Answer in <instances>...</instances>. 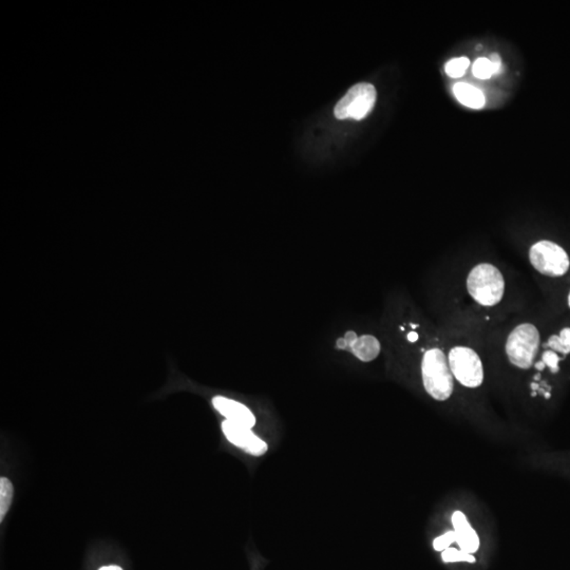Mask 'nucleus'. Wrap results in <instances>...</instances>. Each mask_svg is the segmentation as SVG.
I'll use <instances>...</instances> for the list:
<instances>
[{
	"mask_svg": "<svg viewBox=\"0 0 570 570\" xmlns=\"http://www.w3.org/2000/svg\"><path fill=\"white\" fill-rule=\"evenodd\" d=\"M542 339L543 331L539 325L533 320L515 323L505 337L503 355L506 368L524 383H528L539 356Z\"/></svg>",
	"mask_w": 570,
	"mask_h": 570,
	"instance_id": "obj_1",
	"label": "nucleus"
},
{
	"mask_svg": "<svg viewBox=\"0 0 570 570\" xmlns=\"http://www.w3.org/2000/svg\"><path fill=\"white\" fill-rule=\"evenodd\" d=\"M420 372L422 389L434 402L442 406L458 404L460 396L444 345L436 343L422 351Z\"/></svg>",
	"mask_w": 570,
	"mask_h": 570,
	"instance_id": "obj_2",
	"label": "nucleus"
},
{
	"mask_svg": "<svg viewBox=\"0 0 570 570\" xmlns=\"http://www.w3.org/2000/svg\"><path fill=\"white\" fill-rule=\"evenodd\" d=\"M444 347L458 396H481L486 387L487 369L478 349L465 343Z\"/></svg>",
	"mask_w": 570,
	"mask_h": 570,
	"instance_id": "obj_3",
	"label": "nucleus"
},
{
	"mask_svg": "<svg viewBox=\"0 0 570 570\" xmlns=\"http://www.w3.org/2000/svg\"><path fill=\"white\" fill-rule=\"evenodd\" d=\"M465 291L471 301L482 309H494L504 300L506 279L499 266L482 261L471 266L465 279Z\"/></svg>",
	"mask_w": 570,
	"mask_h": 570,
	"instance_id": "obj_4",
	"label": "nucleus"
},
{
	"mask_svg": "<svg viewBox=\"0 0 570 570\" xmlns=\"http://www.w3.org/2000/svg\"><path fill=\"white\" fill-rule=\"evenodd\" d=\"M528 261L531 268L547 278H562L570 270L567 250L551 240H539L529 248Z\"/></svg>",
	"mask_w": 570,
	"mask_h": 570,
	"instance_id": "obj_5",
	"label": "nucleus"
},
{
	"mask_svg": "<svg viewBox=\"0 0 570 570\" xmlns=\"http://www.w3.org/2000/svg\"><path fill=\"white\" fill-rule=\"evenodd\" d=\"M377 93L375 87L369 83H361L352 87L347 94L339 101L334 109L335 116L338 120L353 119L361 121L365 119L376 103Z\"/></svg>",
	"mask_w": 570,
	"mask_h": 570,
	"instance_id": "obj_6",
	"label": "nucleus"
},
{
	"mask_svg": "<svg viewBox=\"0 0 570 570\" xmlns=\"http://www.w3.org/2000/svg\"><path fill=\"white\" fill-rule=\"evenodd\" d=\"M224 435L238 448L254 456H262L268 452V447L264 440L252 433L246 426H239L225 420L222 424Z\"/></svg>",
	"mask_w": 570,
	"mask_h": 570,
	"instance_id": "obj_7",
	"label": "nucleus"
},
{
	"mask_svg": "<svg viewBox=\"0 0 570 570\" xmlns=\"http://www.w3.org/2000/svg\"><path fill=\"white\" fill-rule=\"evenodd\" d=\"M451 525L456 535V545L463 551L475 555L481 547V539L473 528L466 513L454 510L451 515Z\"/></svg>",
	"mask_w": 570,
	"mask_h": 570,
	"instance_id": "obj_8",
	"label": "nucleus"
},
{
	"mask_svg": "<svg viewBox=\"0 0 570 570\" xmlns=\"http://www.w3.org/2000/svg\"><path fill=\"white\" fill-rule=\"evenodd\" d=\"M212 405L228 422L246 426L250 429L256 424V418L252 411L236 400L217 396L212 399Z\"/></svg>",
	"mask_w": 570,
	"mask_h": 570,
	"instance_id": "obj_9",
	"label": "nucleus"
},
{
	"mask_svg": "<svg viewBox=\"0 0 570 570\" xmlns=\"http://www.w3.org/2000/svg\"><path fill=\"white\" fill-rule=\"evenodd\" d=\"M537 464L544 471L570 480V450L549 451L539 454Z\"/></svg>",
	"mask_w": 570,
	"mask_h": 570,
	"instance_id": "obj_10",
	"label": "nucleus"
},
{
	"mask_svg": "<svg viewBox=\"0 0 570 570\" xmlns=\"http://www.w3.org/2000/svg\"><path fill=\"white\" fill-rule=\"evenodd\" d=\"M454 93L458 102L468 108L482 109L485 106L484 93L473 85L458 83L454 86Z\"/></svg>",
	"mask_w": 570,
	"mask_h": 570,
	"instance_id": "obj_11",
	"label": "nucleus"
},
{
	"mask_svg": "<svg viewBox=\"0 0 570 570\" xmlns=\"http://www.w3.org/2000/svg\"><path fill=\"white\" fill-rule=\"evenodd\" d=\"M380 349H381V345L375 336L363 335L359 337L349 352H352L359 361L363 363H371L379 356Z\"/></svg>",
	"mask_w": 570,
	"mask_h": 570,
	"instance_id": "obj_12",
	"label": "nucleus"
},
{
	"mask_svg": "<svg viewBox=\"0 0 570 570\" xmlns=\"http://www.w3.org/2000/svg\"><path fill=\"white\" fill-rule=\"evenodd\" d=\"M440 557H442V561L444 564H474L476 562L474 555L463 551L462 549H458V547H454V546H451L446 551L440 553Z\"/></svg>",
	"mask_w": 570,
	"mask_h": 570,
	"instance_id": "obj_13",
	"label": "nucleus"
},
{
	"mask_svg": "<svg viewBox=\"0 0 570 570\" xmlns=\"http://www.w3.org/2000/svg\"><path fill=\"white\" fill-rule=\"evenodd\" d=\"M13 485L7 478H0V521L5 519L13 500Z\"/></svg>",
	"mask_w": 570,
	"mask_h": 570,
	"instance_id": "obj_14",
	"label": "nucleus"
},
{
	"mask_svg": "<svg viewBox=\"0 0 570 570\" xmlns=\"http://www.w3.org/2000/svg\"><path fill=\"white\" fill-rule=\"evenodd\" d=\"M470 66V60L468 58H456L449 60L444 66L447 76L452 78H462L466 74L467 69Z\"/></svg>",
	"mask_w": 570,
	"mask_h": 570,
	"instance_id": "obj_15",
	"label": "nucleus"
},
{
	"mask_svg": "<svg viewBox=\"0 0 570 570\" xmlns=\"http://www.w3.org/2000/svg\"><path fill=\"white\" fill-rule=\"evenodd\" d=\"M473 76L480 80H489L494 74L492 64L489 58H478L472 66Z\"/></svg>",
	"mask_w": 570,
	"mask_h": 570,
	"instance_id": "obj_16",
	"label": "nucleus"
},
{
	"mask_svg": "<svg viewBox=\"0 0 570 570\" xmlns=\"http://www.w3.org/2000/svg\"><path fill=\"white\" fill-rule=\"evenodd\" d=\"M456 543V533H454V529H449V530L444 531V533L436 537L432 542V546H433L434 551H438V553H442V551H446L447 549Z\"/></svg>",
	"mask_w": 570,
	"mask_h": 570,
	"instance_id": "obj_17",
	"label": "nucleus"
},
{
	"mask_svg": "<svg viewBox=\"0 0 570 570\" xmlns=\"http://www.w3.org/2000/svg\"><path fill=\"white\" fill-rule=\"evenodd\" d=\"M343 338L345 339V343L347 345V349L351 351L352 347L355 345L356 341L359 339V336L356 334L355 331H349L345 333V337Z\"/></svg>",
	"mask_w": 570,
	"mask_h": 570,
	"instance_id": "obj_18",
	"label": "nucleus"
},
{
	"mask_svg": "<svg viewBox=\"0 0 570 570\" xmlns=\"http://www.w3.org/2000/svg\"><path fill=\"white\" fill-rule=\"evenodd\" d=\"M490 62L491 64H492L494 74H500L502 62H501V58L500 56H499V54L493 53L492 55H491Z\"/></svg>",
	"mask_w": 570,
	"mask_h": 570,
	"instance_id": "obj_19",
	"label": "nucleus"
},
{
	"mask_svg": "<svg viewBox=\"0 0 570 570\" xmlns=\"http://www.w3.org/2000/svg\"><path fill=\"white\" fill-rule=\"evenodd\" d=\"M336 347L337 349H347V343H345V339L343 338H343H339L338 340H337Z\"/></svg>",
	"mask_w": 570,
	"mask_h": 570,
	"instance_id": "obj_20",
	"label": "nucleus"
},
{
	"mask_svg": "<svg viewBox=\"0 0 570 570\" xmlns=\"http://www.w3.org/2000/svg\"><path fill=\"white\" fill-rule=\"evenodd\" d=\"M417 339L418 335L416 334L415 331L410 333V334L408 335V340L411 341V343H415V341H417Z\"/></svg>",
	"mask_w": 570,
	"mask_h": 570,
	"instance_id": "obj_21",
	"label": "nucleus"
},
{
	"mask_svg": "<svg viewBox=\"0 0 570 570\" xmlns=\"http://www.w3.org/2000/svg\"><path fill=\"white\" fill-rule=\"evenodd\" d=\"M100 570H123L122 568L119 567V566H105V567L101 568Z\"/></svg>",
	"mask_w": 570,
	"mask_h": 570,
	"instance_id": "obj_22",
	"label": "nucleus"
},
{
	"mask_svg": "<svg viewBox=\"0 0 570 570\" xmlns=\"http://www.w3.org/2000/svg\"><path fill=\"white\" fill-rule=\"evenodd\" d=\"M566 304H567V307L570 311V288L567 292V296H566Z\"/></svg>",
	"mask_w": 570,
	"mask_h": 570,
	"instance_id": "obj_23",
	"label": "nucleus"
}]
</instances>
